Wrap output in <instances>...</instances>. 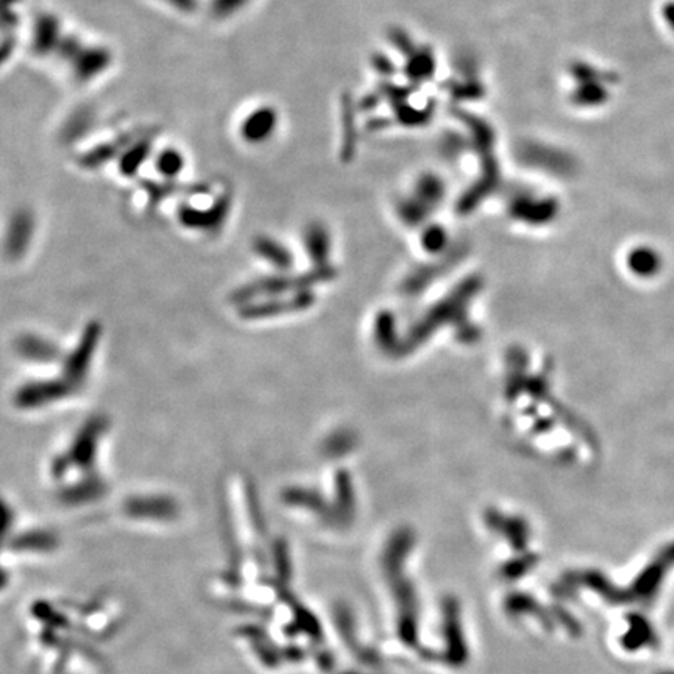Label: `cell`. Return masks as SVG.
<instances>
[{
    "mask_svg": "<svg viewBox=\"0 0 674 674\" xmlns=\"http://www.w3.org/2000/svg\"><path fill=\"white\" fill-rule=\"evenodd\" d=\"M108 430V420L104 415H94L86 420L85 425L75 434L69 452L65 456L69 461L71 469L92 473L96 459H97L98 445Z\"/></svg>",
    "mask_w": 674,
    "mask_h": 674,
    "instance_id": "6da1fadb",
    "label": "cell"
},
{
    "mask_svg": "<svg viewBox=\"0 0 674 674\" xmlns=\"http://www.w3.org/2000/svg\"><path fill=\"white\" fill-rule=\"evenodd\" d=\"M79 389L80 386L66 380L65 376L55 380L30 381L16 391L14 405L19 409L44 407L71 397Z\"/></svg>",
    "mask_w": 674,
    "mask_h": 674,
    "instance_id": "7a4b0ae2",
    "label": "cell"
},
{
    "mask_svg": "<svg viewBox=\"0 0 674 674\" xmlns=\"http://www.w3.org/2000/svg\"><path fill=\"white\" fill-rule=\"evenodd\" d=\"M100 339H102V325L98 322H89L80 336L77 345L63 360V375L66 380L81 387L91 368L92 360L97 352Z\"/></svg>",
    "mask_w": 674,
    "mask_h": 674,
    "instance_id": "3957f363",
    "label": "cell"
},
{
    "mask_svg": "<svg viewBox=\"0 0 674 674\" xmlns=\"http://www.w3.org/2000/svg\"><path fill=\"white\" fill-rule=\"evenodd\" d=\"M124 511L133 518L172 520L177 517L178 504L174 498L166 495H139L127 500Z\"/></svg>",
    "mask_w": 674,
    "mask_h": 674,
    "instance_id": "277c9868",
    "label": "cell"
},
{
    "mask_svg": "<svg viewBox=\"0 0 674 674\" xmlns=\"http://www.w3.org/2000/svg\"><path fill=\"white\" fill-rule=\"evenodd\" d=\"M35 233V221L30 211H18L8 225L7 235L4 241V252L8 260H20L26 255L32 244Z\"/></svg>",
    "mask_w": 674,
    "mask_h": 674,
    "instance_id": "5b68a950",
    "label": "cell"
},
{
    "mask_svg": "<svg viewBox=\"0 0 674 674\" xmlns=\"http://www.w3.org/2000/svg\"><path fill=\"white\" fill-rule=\"evenodd\" d=\"M229 211V198H221L208 210H197L192 206H182L178 211V219L183 227L202 231H214L221 229L227 221Z\"/></svg>",
    "mask_w": 674,
    "mask_h": 674,
    "instance_id": "8992f818",
    "label": "cell"
},
{
    "mask_svg": "<svg viewBox=\"0 0 674 674\" xmlns=\"http://www.w3.org/2000/svg\"><path fill=\"white\" fill-rule=\"evenodd\" d=\"M105 492V481L96 473H88L83 475V478H80L79 481L59 487L57 497L66 506H81V504L97 501Z\"/></svg>",
    "mask_w": 674,
    "mask_h": 674,
    "instance_id": "52a82bcc",
    "label": "cell"
},
{
    "mask_svg": "<svg viewBox=\"0 0 674 674\" xmlns=\"http://www.w3.org/2000/svg\"><path fill=\"white\" fill-rule=\"evenodd\" d=\"M16 352L27 360L36 364H52L61 358V350L52 341L36 334H22L16 341Z\"/></svg>",
    "mask_w": 674,
    "mask_h": 674,
    "instance_id": "ba28073f",
    "label": "cell"
},
{
    "mask_svg": "<svg viewBox=\"0 0 674 674\" xmlns=\"http://www.w3.org/2000/svg\"><path fill=\"white\" fill-rule=\"evenodd\" d=\"M274 124H275L274 112H268V110L256 112L245 122V136L252 141H261L264 136H267L268 131H272Z\"/></svg>",
    "mask_w": 674,
    "mask_h": 674,
    "instance_id": "9c48e42d",
    "label": "cell"
},
{
    "mask_svg": "<svg viewBox=\"0 0 674 674\" xmlns=\"http://www.w3.org/2000/svg\"><path fill=\"white\" fill-rule=\"evenodd\" d=\"M255 250L258 255L266 258L267 261L275 264L278 267H286L289 266V256L286 250L283 249L280 244L270 241L267 237H260L255 243Z\"/></svg>",
    "mask_w": 674,
    "mask_h": 674,
    "instance_id": "30bf717a",
    "label": "cell"
},
{
    "mask_svg": "<svg viewBox=\"0 0 674 674\" xmlns=\"http://www.w3.org/2000/svg\"><path fill=\"white\" fill-rule=\"evenodd\" d=\"M182 167H183V163H182V159L175 153H166L158 161V169L164 175H167V177L177 175Z\"/></svg>",
    "mask_w": 674,
    "mask_h": 674,
    "instance_id": "8fae6325",
    "label": "cell"
}]
</instances>
